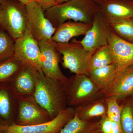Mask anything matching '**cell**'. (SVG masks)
<instances>
[{
	"mask_svg": "<svg viewBox=\"0 0 133 133\" xmlns=\"http://www.w3.org/2000/svg\"><path fill=\"white\" fill-rule=\"evenodd\" d=\"M112 31L119 37L133 43V18L109 24Z\"/></svg>",
	"mask_w": 133,
	"mask_h": 133,
	"instance_id": "obj_22",
	"label": "cell"
},
{
	"mask_svg": "<svg viewBox=\"0 0 133 133\" xmlns=\"http://www.w3.org/2000/svg\"><path fill=\"white\" fill-rule=\"evenodd\" d=\"M89 76L105 97L111 88L118 75L116 66L112 64L92 70Z\"/></svg>",
	"mask_w": 133,
	"mask_h": 133,
	"instance_id": "obj_17",
	"label": "cell"
},
{
	"mask_svg": "<svg viewBox=\"0 0 133 133\" xmlns=\"http://www.w3.org/2000/svg\"><path fill=\"white\" fill-rule=\"evenodd\" d=\"M15 41L6 31L0 28V62L13 56Z\"/></svg>",
	"mask_w": 133,
	"mask_h": 133,
	"instance_id": "obj_24",
	"label": "cell"
},
{
	"mask_svg": "<svg viewBox=\"0 0 133 133\" xmlns=\"http://www.w3.org/2000/svg\"><path fill=\"white\" fill-rule=\"evenodd\" d=\"M4 1V0H0V3L2 2L3 1Z\"/></svg>",
	"mask_w": 133,
	"mask_h": 133,
	"instance_id": "obj_35",
	"label": "cell"
},
{
	"mask_svg": "<svg viewBox=\"0 0 133 133\" xmlns=\"http://www.w3.org/2000/svg\"><path fill=\"white\" fill-rule=\"evenodd\" d=\"M133 93V65L116 77L105 97L115 96L119 101L128 97Z\"/></svg>",
	"mask_w": 133,
	"mask_h": 133,
	"instance_id": "obj_16",
	"label": "cell"
},
{
	"mask_svg": "<svg viewBox=\"0 0 133 133\" xmlns=\"http://www.w3.org/2000/svg\"><path fill=\"white\" fill-rule=\"evenodd\" d=\"M44 10L49 9L56 5V0H34Z\"/></svg>",
	"mask_w": 133,
	"mask_h": 133,
	"instance_id": "obj_28",
	"label": "cell"
},
{
	"mask_svg": "<svg viewBox=\"0 0 133 133\" xmlns=\"http://www.w3.org/2000/svg\"><path fill=\"white\" fill-rule=\"evenodd\" d=\"M38 43L41 51V70L48 77L65 84L68 78L60 69V54L56 48L55 42L51 40H44Z\"/></svg>",
	"mask_w": 133,
	"mask_h": 133,
	"instance_id": "obj_8",
	"label": "cell"
},
{
	"mask_svg": "<svg viewBox=\"0 0 133 133\" xmlns=\"http://www.w3.org/2000/svg\"><path fill=\"white\" fill-rule=\"evenodd\" d=\"M38 71L32 65L22 63L19 70L11 79L10 88L18 99L33 96Z\"/></svg>",
	"mask_w": 133,
	"mask_h": 133,
	"instance_id": "obj_12",
	"label": "cell"
},
{
	"mask_svg": "<svg viewBox=\"0 0 133 133\" xmlns=\"http://www.w3.org/2000/svg\"><path fill=\"white\" fill-rule=\"evenodd\" d=\"M67 105L75 108L95 100L105 97L90 76L74 74L64 84Z\"/></svg>",
	"mask_w": 133,
	"mask_h": 133,
	"instance_id": "obj_3",
	"label": "cell"
},
{
	"mask_svg": "<svg viewBox=\"0 0 133 133\" xmlns=\"http://www.w3.org/2000/svg\"><path fill=\"white\" fill-rule=\"evenodd\" d=\"M111 31L110 24L99 11L94 17L91 28L79 42L87 50L94 53L98 48L108 45Z\"/></svg>",
	"mask_w": 133,
	"mask_h": 133,
	"instance_id": "obj_11",
	"label": "cell"
},
{
	"mask_svg": "<svg viewBox=\"0 0 133 133\" xmlns=\"http://www.w3.org/2000/svg\"><path fill=\"white\" fill-rule=\"evenodd\" d=\"M113 64L112 56L108 45L97 49L94 53L90 64V72L92 70Z\"/></svg>",
	"mask_w": 133,
	"mask_h": 133,
	"instance_id": "obj_21",
	"label": "cell"
},
{
	"mask_svg": "<svg viewBox=\"0 0 133 133\" xmlns=\"http://www.w3.org/2000/svg\"><path fill=\"white\" fill-rule=\"evenodd\" d=\"M112 133H124L120 124L112 121Z\"/></svg>",
	"mask_w": 133,
	"mask_h": 133,
	"instance_id": "obj_29",
	"label": "cell"
},
{
	"mask_svg": "<svg viewBox=\"0 0 133 133\" xmlns=\"http://www.w3.org/2000/svg\"><path fill=\"white\" fill-rule=\"evenodd\" d=\"M75 114V108L68 107L49 121L29 126L19 125L13 123L8 126L2 133H58Z\"/></svg>",
	"mask_w": 133,
	"mask_h": 133,
	"instance_id": "obj_7",
	"label": "cell"
},
{
	"mask_svg": "<svg viewBox=\"0 0 133 133\" xmlns=\"http://www.w3.org/2000/svg\"><path fill=\"white\" fill-rule=\"evenodd\" d=\"M97 4H98V5H99L103 1V0H94Z\"/></svg>",
	"mask_w": 133,
	"mask_h": 133,
	"instance_id": "obj_33",
	"label": "cell"
},
{
	"mask_svg": "<svg viewBox=\"0 0 133 133\" xmlns=\"http://www.w3.org/2000/svg\"><path fill=\"white\" fill-rule=\"evenodd\" d=\"M41 51L38 41L27 29L23 35L15 40L13 56L22 63H26L41 71Z\"/></svg>",
	"mask_w": 133,
	"mask_h": 133,
	"instance_id": "obj_10",
	"label": "cell"
},
{
	"mask_svg": "<svg viewBox=\"0 0 133 133\" xmlns=\"http://www.w3.org/2000/svg\"><path fill=\"white\" fill-rule=\"evenodd\" d=\"M99 6L109 24L133 18V0H103Z\"/></svg>",
	"mask_w": 133,
	"mask_h": 133,
	"instance_id": "obj_14",
	"label": "cell"
},
{
	"mask_svg": "<svg viewBox=\"0 0 133 133\" xmlns=\"http://www.w3.org/2000/svg\"><path fill=\"white\" fill-rule=\"evenodd\" d=\"M58 52L62 56V65L74 74L89 76L90 64L94 53L83 47L79 41L73 39L71 42H55Z\"/></svg>",
	"mask_w": 133,
	"mask_h": 133,
	"instance_id": "obj_4",
	"label": "cell"
},
{
	"mask_svg": "<svg viewBox=\"0 0 133 133\" xmlns=\"http://www.w3.org/2000/svg\"><path fill=\"white\" fill-rule=\"evenodd\" d=\"M99 11V6L94 0H70L55 5L44 12L46 17L57 28L69 21L92 23Z\"/></svg>",
	"mask_w": 133,
	"mask_h": 133,
	"instance_id": "obj_1",
	"label": "cell"
},
{
	"mask_svg": "<svg viewBox=\"0 0 133 133\" xmlns=\"http://www.w3.org/2000/svg\"><path fill=\"white\" fill-rule=\"evenodd\" d=\"M10 91L5 87L0 88V116L5 120H9L13 113L12 96Z\"/></svg>",
	"mask_w": 133,
	"mask_h": 133,
	"instance_id": "obj_25",
	"label": "cell"
},
{
	"mask_svg": "<svg viewBox=\"0 0 133 133\" xmlns=\"http://www.w3.org/2000/svg\"><path fill=\"white\" fill-rule=\"evenodd\" d=\"M17 125H33L51 119L50 114L36 101L33 96L18 99Z\"/></svg>",
	"mask_w": 133,
	"mask_h": 133,
	"instance_id": "obj_9",
	"label": "cell"
},
{
	"mask_svg": "<svg viewBox=\"0 0 133 133\" xmlns=\"http://www.w3.org/2000/svg\"><path fill=\"white\" fill-rule=\"evenodd\" d=\"M7 127V126L2 125L0 123V131H3V132H4L6 128Z\"/></svg>",
	"mask_w": 133,
	"mask_h": 133,
	"instance_id": "obj_31",
	"label": "cell"
},
{
	"mask_svg": "<svg viewBox=\"0 0 133 133\" xmlns=\"http://www.w3.org/2000/svg\"><path fill=\"white\" fill-rule=\"evenodd\" d=\"M0 28L14 41L22 36L27 29L25 5L15 0L0 3Z\"/></svg>",
	"mask_w": 133,
	"mask_h": 133,
	"instance_id": "obj_5",
	"label": "cell"
},
{
	"mask_svg": "<svg viewBox=\"0 0 133 133\" xmlns=\"http://www.w3.org/2000/svg\"><path fill=\"white\" fill-rule=\"evenodd\" d=\"M58 133H101L99 121H84L75 113Z\"/></svg>",
	"mask_w": 133,
	"mask_h": 133,
	"instance_id": "obj_19",
	"label": "cell"
},
{
	"mask_svg": "<svg viewBox=\"0 0 133 133\" xmlns=\"http://www.w3.org/2000/svg\"><path fill=\"white\" fill-rule=\"evenodd\" d=\"M105 98L107 105V115L112 121L120 124L122 107L118 99L115 96Z\"/></svg>",
	"mask_w": 133,
	"mask_h": 133,
	"instance_id": "obj_26",
	"label": "cell"
},
{
	"mask_svg": "<svg viewBox=\"0 0 133 133\" xmlns=\"http://www.w3.org/2000/svg\"><path fill=\"white\" fill-rule=\"evenodd\" d=\"M64 84L48 77L42 70L38 71L33 97L52 119L68 107Z\"/></svg>",
	"mask_w": 133,
	"mask_h": 133,
	"instance_id": "obj_2",
	"label": "cell"
},
{
	"mask_svg": "<svg viewBox=\"0 0 133 133\" xmlns=\"http://www.w3.org/2000/svg\"><path fill=\"white\" fill-rule=\"evenodd\" d=\"M75 113L79 119L90 121L107 115L105 98H101L75 108Z\"/></svg>",
	"mask_w": 133,
	"mask_h": 133,
	"instance_id": "obj_18",
	"label": "cell"
},
{
	"mask_svg": "<svg viewBox=\"0 0 133 133\" xmlns=\"http://www.w3.org/2000/svg\"><path fill=\"white\" fill-rule=\"evenodd\" d=\"M22 64L14 56L0 62V83L10 80L20 69Z\"/></svg>",
	"mask_w": 133,
	"mask_h": 133,
	"instance_id": "obj_23",
	"label": "cell"
},
{
	"mask_svg": "<svg viewBox=\"0 0 133 133\" xmlns=\"http://www.w3.org/2000/svg\"><path fill=\"white\" fill-rule=\"evenodd\" d=\"M129 97L131 99V100H132L133 102V93L131 95V96H130V97Z\"/></svg>",
	"mask_w": 133,
	"mask_h": 133,
	"instance_id": "obj_34",
	"label": "cell"
},
{
	"mask_svg": "<svg viewBox=\"0 0 133 133\" xmlns=\"http://www.w3.org/2000/svg\"><path fill=\"white\" fill-rule=\"evenodd\" d=\"M92 24L68 21L58 27L51 40L60 43L69 42L74 37L84 36L91 28Z\"/></svg>",
	"mask_w": 133,
	"mask_h": 133,
	"instance_id": "obj_15",
	"label": "cell"
},
{
	"mask_svg": "<svg viewBox=\"0 0 133 133\" xmlns=\"http://www.w3.org/2000/svg\"><path fill=\"white\" fill-rule=\"evenodd\" d=\"M108 45L118 76L133 65V43L122 39L111 31L109 35Z\"/></svg>",
	"mask_w": 133,
	"mask_h": 133,
	"instance_id": "obj_13",
	"label": "cell"
},
{
	"mask_svg": "<svg viewBox=\"0 0 133 133\" xmlns=\"http://www.w3.org/2000/svg\"><path fill=\"white\" fill-rule=\"evenodd\" d=\"M27 16V29L38 42L50 40L56 30L46 17L44 10L35 1L25 5Z\"/></svg>",
	"mask_w": 133,
	"mask_h": 133,
	"instance_id": "obj_6",
	"label": "cell"
},
{
	"mask_svg": "<svg viewBox=\"0 0 133 133\" xmlns=\"http://www.w3.org/2000/svg\"><path fill=\"white\" fill-rule=\"evenodd\" d=\"M120 125L124 133H133V102L129 97L122 100Z\"/></svg>",
	"mask_w": 133,
	"mask_h": 133,
	"instance_id": "obj_20",
	"label": "cell"
},
{
	"mask_svg": "<svg viewBox=\"0 0 133 133\" xmlns=\"http://www.w3.org/2000/svg\"><path fill=\"white\" fill-rule=\"evenodd\" d=\"M70 1V0H56V5L66 2L68 1Z\"/></svg>",
	"mask_w": 133,
	"mask_h": 133,
	"instance_id": "obj_32",
	"label": "cell"
},
{
	"mask_svg": "<svg viewBox=\"0 0 133 133\" xmlns=\"http://www.w3.org/2000/svg\"><path fill=\"white\" fill-rule=\"evenodd\" d=\"M99 120L101 133H112V121L107 115L100 118Z\"/></svg>",
	"mask_w": 133,
	"mask_h": 133,
	"instance_id": "obj_27",
	"label": "cell"
},
{
	"mask_svg": "<svg viewBox=\"0 0 133 133\" xmlns=\"http://www.w3.org/2000/svg\"><path fill=\"white\" fill-rule=\"evenodd\" d=\"M15 1L21 3L23 4V5H26L27 4H28L29 3L33 1H34V0H15Z\"/></svg>",
	"mask_w": 133,
	"mask_h": 133,
	"instance_id": "obj_30",
	"label": "cell"
}]
</instances>
